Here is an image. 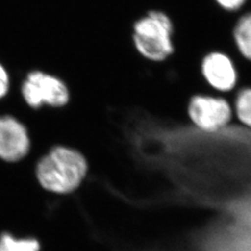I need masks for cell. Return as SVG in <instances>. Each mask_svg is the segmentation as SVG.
<instances>
[{
  "mask_svg": "<svg viewBox=\"0 0 251 251\" xmlns=\"http://www.w3.org/2000/svg\"><path fill=\"white\" fill-rule=\"evenodd\" d=\"M235 113L239 121L251 128V88L244 89L237 95Z\"/></svg>",
  "mask_w": 251,
  "mask_h": 251,
  "instance_id": "obj_9",
  "label": "cell"
},
{
  "mask_svg": "<svg viewBox=\"0 0 251 251\" xmlns=\"http://www.w3.org/2000/svg\"><path fill=\"white\" fill-rule=\"evenodd\" d=\"M89 165L79 151L56 146L36 165V175L42 188L56 195H68L78 188L87 176Z\"/></svg>",
  "mask_w": 251,
  "mask_h": 251,
  "instance_id": "obj_1",
  "label": "cell"
},
{
  "mask_svg": "<svg viewBox=\"0 0 251 251\" xmlns=\"http://www.w3.org/2000/svg\"><path fill=\"white\" fill-rule=\"evenodd\" d=\"M216 2L225 10L234 11L240 9L246 0H216Z\"/></svg>",
  "mask_w": 251,
  "mask_h": 251,
  "instance_id": "obj_11",
  "label": "cell"
},
{
  "mask_svg": "<svg viewBox=\"0 0 251 251\" xmlns=\"http://www.w3.org/2000/svg\"><path fill=\"white\" fill-rule=\"evenodd\" d=\"M22 94L27 104L35 109L43 104L63 107L70 99L69 90L63 81L41 71L28 74L22 86Z\"/></svg>",
  "mask_w": 251,
  "mask_h": 251,
  "instance_id": "obj_3",
  "label": "cell"
},
{
  "mask_svg": "<svg viewBox=\"0 0 251 251\" xmlns=\"http://www.w3.org/2000/svg\"><path fill=\"white\" fill-rule=\"evenodd\" d=\"M0 251H41V245L35 237H16L5 232L0 234Z\"/></svg>",
  "mask_w": 251,
  "mask_h": 251,
  "instance_id": "obj_8",
  "label": "cell"
},
{
  "mask_svg": "<svg viewBox=\"0 0 251 251\" xmlns=\"http://www.w3.org/2000/svg\"><path fill=\"white\" fill-rule=\"evenodd\" d=\"M188 115L200 130L216 132L230 123L233 111L230 103L224 98L197 95L189 102Z\"/></svg>",
  "mask_w": 251,
  "mask_h": 251,
  "instance_id": "obj_4",
  "label": "cell"
},
{
  "mask_svg": "<svg viewBox=\"0 0 251 251\" xmlns=\"http://www.w3.org/2000/svg\"><path fill=\"white\" fill-rule=\"evenodd\" d=\"M233 38L239 52L251 62V12L238 20L233 30Z\"/></svg>",
  "mask_w": 251,
  "mask_h": 251,
  "instance_id": "obj_7",
  "label": "cell"
},
{
  "mask_svg": "<svg viewBox=\"0 0 251 251\" xmlns=\"http://www.w3.org/2000/svg\"><path fill=\"white\" fill-rule=\"evenodd\" d=\"M31 141L25 126L11 116L0 117V159L14 163L25 158Z\"/></svg>",
  "mask_w": 251,
  "mask_h": 251,
  "instance_id": "obj_5",
  "label": "cell"
},
{
  "mask_svg": "<svg viewBox=\"0 0 251 251\" xmlns=\"http://www.w3.org/2000/svg\"><path fill=\"white\" fill-rule=\"evenodd\" d=\"M172 34L170 17L162 11H150L135 23V48L147 60L162 62L173 53Z\"/></svg>",
  "mask_w": 251,
  "mask_h": 251,
  "instance_id": "obj_2",
  "label": "cell"
},
{
  "mask_svg": "<svg viewBox=\"0 0 251 251\" xmlns=\"http://www.w3.org/2000/svg\"><path fill=\"white\" fill-rule=\"evenodd\" d=\"M9 77L7 70L0 63V99L4 98L9 92Z\"/></svg>",
  "mask_w": 251,
  "mask_h": 251,
  "instance_id": "obj_10",
  "label": "cell"
},
{
  "mask_svg": "<svg viewBox=\"0 0 251 251\" xmlns=\"http://www.w3.org/2000/svg\"><path fill=\"white\" fill-rule=\"evenodd\" d=\"M202 75L206 83L219 92H230L237 83V72L233 61L223 52H211L203 59Z\"/></svg>",
  "mask_w": 251,
  "mask_h": 251,
  "instance_id": "obj_6",
  "label": "cell"
}]
</instances>
